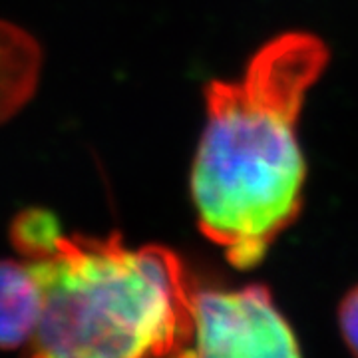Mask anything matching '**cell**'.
<instances>
[{
    "instance_id": "6da1fadb",
    "label": "cell",
    "mask_w": 358,
    "mask_h": 358,
    "mask_svg": "<svg viewBox=\"0 0 358 358\" xmlns=\"http://www.w3.org/2000/svg\"><path fill=\"white\" fill-rule=\"evenodd\" d=\"M329 64L322 40H268L235 82L205 90L207 124L192 171L199 229L233 267L251 268L303 209L307 167L296 120Z\"/></svg>"
},
{
    "instance_id": "7a4b0ae2",
    "label": "cell",
    "mask_w": 358,
    "mask_h": 358,
    "mask_svg": "<svg viewBox=\"0 0 358 358\" xmlns=\"http://www.w3.org/2000/svg\"><path fill=\"white\" fill-rule=\"evenodd\" d=\"M13 241L42 291L28 358H167L192 348L195 287L173 251L66 235L44 209L18 215Z\"/></svg>"
},
{
    "instance_id": "3957f363",
    "label": "cell",
    "mask_w": 358,
    "mask_h": 358,
    "mask_svg": "<svg viewBox=\"0 0 358 358\" xmlns=\"http://www.w3.org/2000/svg\"><path fill=\"white\" fill-rule=\"evenodd\" d=\"M193 358H301V348L267 287L195 289Z\"/></svg>"
},
{
    "instance_id": "277c9868",
    "label": "cell",
    "mask_w": 358,
    "mask_h": 358,
    "mask_svg": "<svg viewBox=\"0 0 358 358\" xmlns=\"http://www.w3.org/2000/svg\"><path fill=\"white\" fill-rule=\"evenodd\" d=\"M40 313L42 291L30 265L0 261V350L28 345Z\"/></svg>"
},
{
    "instance_id": "5b68a950",
    "label": "cell",
    "mask_w": 358,
    "mask_h": 358,
    "mask_svg": "<svg viewBox=\"0 0 358 358\" xmlns=\"http://www.w3.org/2000/svg\"><path fill=\"white\" fill-rule=\"evenodd\" d=\"M38 44L18 26L0 20V122L24 106L38 84Z\"/></svg>"
},
{
    "instance_id": "8992f818",
    "label": "cell",
    "mask_w": 358,
    "mask_h": 358,
    "mask_svg": "<svg viewBox=\"0 0 358 358\" xmlns=\"http://www.w3.org/2000/svg\"><path fill=\"white\" fill-rule=\"evenodd\" d=\"M338 324L352 357L358 358V287L348 291L338 308Z\"/></svg>"
},
{
    "instance_id": "52a82bcc",
    "label": "cell",
    "mask_w": 358,
    "mask_h": 358,
    "mask_svg": "<svg viewBox=\"0 0 358 358\" xmlns=\"http://www.w3.org/2000/svg\"><path fill=\"white\" fill-rule=\"evenodd\" d=\"M167 358H193V345L192 348H187V350H183V352H178V355H173V357H167Z\"/></svg>"
}]
</instances>
